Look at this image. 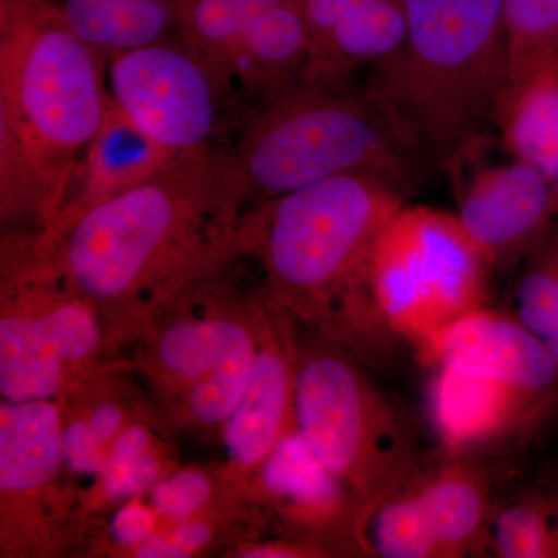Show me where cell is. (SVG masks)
Here are the masks:
<instances>
[{
	"label": "cell",
	"mask_w": 558,
	"mask_h": 558,
	"mask_svg": "<svg viewBox=\"0 0 558 558\" xmlns=\"http://www.w3.org/2000/svg\"><path fill=\"white\" fill-rule=\"evenodd\" d=\"M248 202L233 154L213 145L43 233L69 288L119 332L240 252Z\"/></svg>",
	"instance_id": "1"
},
{
	"label": "cell",
	"mask_w": 558,
	"mask_h": 558,
	"mask_svg": "<svg viewBox=\"0 0 558 558\" xmlns=\"http://www.w3.org/2000/svg\"><path fill=\"white\" fill-rule=\"evenodd\" d=\"M410 193L377 175L322 180L245 213L240 252L259 260L269 301L354 354L385 366L400 347L377 304L373 258Z\"/></svg>",
	"instance_id": "2"
},
{
	"label": "cell",
	"mask_w": 558,
	"mask_h": 558,
	"mask_svg": "<svg viewBox=\"0 0 558 558\" xmlns=\"http://www.w3.org/2000/svg\"><path fill=\"white\" fill-rule=\"evenodd\" d=\"M398 53L366 87L399 120L427 165L486 132L509 75L505 0H405Z\"/></svg>",
	"instance_id": "3"
},
{
	"label": "cell",
	"mask_w": 558,
	"mask_h": 558,
	"mask_svg": "<svg viewBox=\"0 0 558 558\" xmlns=\"http://www.w3.org/2000/svg\"><path fill=\"white\" fill-rule=\"evenodd\" d=\"M231 154L253 205L344 174L377 175L411 194L427 165L391 110L351 81L296 83L260 101Z\"/></svg>",
	"instance_id": "4"
},
{
	"label": "cell",
	"mask_w": 558,
	"mask_h": 558,
	"mask_svg": "<svg viewBox=\"0 0 558 558\" xmlns=\"http://www.w3.org/2000/svg\"><path fill=\"white\" fill-rule=\"evenodd\" d=\"M110 102L106 60L62 20L57 0L0 31V116L38 172L50 231Z\"/></svg>",
	"instance_id": "5"
},
{
	"label": "cell",
	"mask_w": 558,
	"mask_h": 558,
	"mask_svg": "<svg viewBox=\"0 0 558 558\" xmlns=\"http://www.w3.org/2000/svg\"><path fill=\"white\" fill-rule=\"evenodd\" d=\"M363 366L322 336L295 347L293 427L365 509L421 469L410 418Z\"/></svg>",
	"instance_id": "6"
},
{
	"label": "cell",
	"mask_w": 558,
	"mask_h": 558,
	"mask_svg": "<svg viewBox=\"0 0 558 558\" xmlns=\"http://www.w3.org/2000/svg\"><path fill=\"white\" fill-rule=\"evenodd\" d=\"M494 271L457 216L405 204L377 241L374 295L392 332L418 347L487 307Z\"/></svg>",
	"instance_id": "7"
},
{
	"label": "cell",
	"mask_w": 558,
	"mask_h": 558,
	"mask_svg": "<svg viewBox=\"0 0 558 558\" xmlns=\"http://www.w3.org/2000/svg\"><path fill=\"white\" fill-rule=\"evenodd\" d=\"M110 100L175 154L218 145L236 95L233 84L182 38L106 60Z\"/></svg>",
	"instance_id": "8"
},
{
	"label": "cell",
	"mask_w": 558,
	"mask_h": 558,
	"mask_svg": "<svg viewBox=\"0 0 558 558\" xmlns=\"http://www.w3.org/2000/svg\"><path fill=\"white\" fill-rule=\"evenodd\" d=\"M494 138L484 132L444 165L462 229L495 270L515 269L558 219L554 182L527 161L490 157Z\"/></svg>",
	"instance_id": "9"
},
{
	"label": "cell",
	"mask_w": 558,
	"mask_h": 558,
	"mask_svg": "<svg viewBox=\"0 0 558 558\" xmlns=\"http://www.w3.org/2000/svg\"><path fill=\"white\" fill-rule=\"evenodd\" d=\"M432 365L501 385L558 411V369L548 349L510 311L472 312L418 344Z\"/></svg>",
	"instance_id": "10"
},
{
	"label": "cell",
	"mask_w": 558,
	"mask_h": 558,
	"mask_svg": "<svg viewBox=\"0 0 558 558\" xmlns=\"http://www.w3.org/2000/svg\"><path fill=\"white\" fill-rule=\"evenodd\" d=\"M69 384V371L51 340L40 303L35 236L9 234L2 242V400H53L68 391Z\"/></svg>",
	"instance_id": "11"
},
{
	"label": "cell",
	"mask_w": 558,
	"mask_h": 558,
	"mask_svg": "<svg viewBox=\"0 0 558 558\" xmlns=\"http://www.w3.org/2000/svg\"><path fill=\"white\" fill-rule=\"evenodd\" d=\"M255 487L300 539L332 554L362 556L357 543L362 502L323 465L295 427L256 473Z\"/></svg>",
	"instance_id": "12"
},
{
	"label": "cell",
	"mask_w": 558,
	"mask_h": 558,
	"mask_svg": "<svg viewBox=\"0 0 558 558\" xmlns=\"http://www.w3.org/2000/svg\"><path fill=\"white\" fill-rule=\"evenodd\" d=\"M310 54L300 83L351 81L398 53L405 38V0H300Z\"/></svg>",
	"instance_id": "13"
},
{
	"label": "cell",
	"mask_w": 558,
	"mask_h": 558,
	"mask_svg": "<svg viewBox=\"0 0 558 558\" xmlns=\"http://www.w3.org/2000/svg\"><path fill=\"white\" fill-rule=\"evenodd\" d=\"M281 325L263 317L258 354L240 405L223 424L231 472L256 476L279 440L293 428L295 344Z\"/></svg>",
	"instance_id": "14"
},
{
	"label": "cell",
	"mask_w": 558,
	"mask_h": 558,
	"mask_svg": "<svg viewBox=\"0 0 558 558\" xmlns=\"http://www.w3.org/2000/svg\"><path fill=\"white\" fill-rule=\"evenodd\" d=\"M433 366L429 414L453 454L470 457V451L529 432L556 413L501 385L447 366Z\"/></svg>",
	"instance_id": "15"
},
{
	"label": "cell",
	"mask_w": 558,
	"mask_h": 558,
	"mask_svg": "<svg viewBox=\"0 0 558 558\" xmlns=\"http://www.w3.org/2000/svg\"><path fill=\"white\" fill-rule=\"evenodd\" d=\"M178 156L140 130L110 100L100 130L81 157L68 197L50 231L60 229L84 209L134 189Z\"/></svg>",
	"instance_id": "16"
},
{
	"label": "cell",
	"mask_w": 558,
	"mask_h": 558,
	"mask_svg": "<svg viewBox=\"0 0 558 558\" xmlns=\"http://www.w3.org/2000/svg\"><path fill=\"white\" fill-rule=\"evenodd\" d=\"M62 461V410L53 400L0 405L2 521L57 487Z\"/></svg>",
	"instance_id": "17"
},
{
	"label": "cell",
	"mask_w": 558,
	"mask_h": 558,
	"mask_svg": "<svg viewBox=\"0 0 558 558\" xmlns=\"http://www.w3.org/2000/svg\"><path fill=\"white\" fill-rule=\"evenodd\" d=\"M240 307L226 300H207L205 315L172 319L156 330L146 352L145 368L165 396L179 399L216 368L258 325L238 317Z\"/></svg>",
	"instance_id": "18"
},
{
	"label": "cell",
	"mask_w": 558,
	"mask_h": 558,
	"mask_svg": "<svg viewBox=\"0 0 558 558\" xmlns=\"http://www.w3.org/2000/svg\"><path fill=\"white\" fill-rule=\"evenodd\" d=\"M490 126L510 156L550 180L558 174V54L509 73Z\"/></svg>",
	"instance_id": "19"
},
{
	"label": "cell",
	"mask_w": 558,
	"mask_h": 558,
	"mask_svg": "<svg viewBox=\"0 0 558 558\" xmlns=\"http://www.w3.org/2000/svg\"><path fill=\"white\" fill-rule=\"evenodd\" d=\"M417 484L442 558L478 556L497 501L487 469L472 457L451 454L438 468L418 473Z\"/></svg>",
	"instance_id": "20"
},
{
	"label": "cell",
	"mask_w": 558,
	"mask_h": 558,
	"mask_svg": "<svg viewBox=\"0 0 558 558\" xmlns=\"http://www.w3.org/2000/svg\"><path fill=\"white\" fill-rule=\"evenodd\" d=\"M310 25L300 0L244 16L238 90L266 101L300 83L310 54Z\"/></svg>",
	"instance_id": "21"
},
{
	"label": "cell",
	"mask_w": 558,
	"mask_h": 558,
	"mask_svg": "<svg viewBox=\"0 0 558 558\" xmlns=\"http://www.w3.org/2000/svg\"><path fill=\"white\" fill-rule=\"evenodd\" d=\"M62 20L105 60L179 33L182 0H57Z\"/></svg>",
	"instance_id": "22"
},
{
	"label": "cell",
	"mask_w": 558,
	"mask_h": 558,
	"mask_svg": "<svg viewBox=\"0 0 558 558\" xmlns=\"http://www.w3.org/2000/svg\"><path fill=\"white\" fill-rule=\"evenodd\" d=\"M478 556L558 558V464L495 501Z\"/></svg>",
	"instance_id": "23"
},
{
	"label": "cell",
	"mask_w": 558,
	"mask_h": 558,
	"mask_svg": "<svg viewBox=\"0 0 558 558\" xmlns=\"http://www.w3.org/2000/svg\"><path fill=\"white\" fill-rule=\"evenodd\" d=\"M418 473L399 490L362 510L357 526L362 556L442 558L418 494Z\"/></svg>",
	"instance_id": "24"
},
{
	"label": "cell",
	"mask_w": 558,
	"mask_h": 558,
	"mask_svg": "<svg viewBox=\"0 0 558 558\" xmlns=\"http://www.w3.org/2000/svg\"><path fill=\"white\" fill-rule=\"evenodd\" d=\"M510 312L545 344L558 369V219L517 267Z\"/></svg>",
	"instance_id": "25"
},
{
	"label": "cell",
	"mask_w": 558,
	"mask_h": 558,
	"mask_svg": "<svg viewBox=\"0 0 558 558\" xmlns=\"http://www.w3.org/2000/svg\"><path fill=\"white\" fill-rule=\"evenodd\" d=\"M174 470L149 424L132 421L113 442L95 495L108 505L131 501Z\"/></svg>",
	"instance_id": "26"
},
{
	"label": "cell",
	"mask_w": 558,
	"mask_h": 558,
	"mask_svg": "<svg viewBox=\"0 0 558 558\" xmlns=\"http://www.w3.org/2000/svg\"><path fill=\"white\" fill-rule=\"evenodd\" d=\"M260 325L258 332L242 340L216 368L191 385L178 399L180 416L194 427L213 428L223 425L240 405L255 368Z\"/></svg>",
	"instance_id": "27"
},
{
	"label": "cell",
	"mask_w": 558,
	"mask_h": 558,
	"mask_svg": "<svg viewBox=\"0 0 558 558\" xmlns=\"http://www.w3.org/2000/svg\"><path fill=\"white\" fill-rule=\"evenodd\" d=\"M244 13L233 0H182L179 36L238 90Z\"/></svg>",
	"instance_id": "28"
},
{
	"label": "cell",
	"mask_w": 558,
	"mask_h": 558,
	"mask_svg": "<svg viewBox=\"0 0 558 558\" xmlns=\"http://www.w3.org/2000/svg\"><path fill=\"white\" fill-rule=\"evenodd\" d=\"M509 73L558 54V0H505Z\"/></svg>",
	"instance_id": "29"
},
{
	"label": "cell",
	"mask_w": 558,
	"mask_h": 558,
	"mask_svg": "<svg viewBox=\"0 0 558 558\" xmlns=\"http://www.w3.org/2000/svg\"><path fill=\"white\" fill-rule=\"evenodd\" d=\"M150 490V506L160 519L171 523L219 508L218 478L204 469L171 470Z\"/></svg>",
	"instance_id": "30"
},
{
	"label": "cell",
	"mask_w": 558,
	"mask_h": 558,
	"mask_svg": "<svg viewBox=\"0 0 558 558\" xmlns=\"http://www.w3.org/2000/svg\"><path fill=\"white\" fill-rule=\"evenodd\" d=\"M222 509L216 508L174 523L143 543L132 556L143 558H183L193 557L211 548L227 526L222 519Z\"/></svg>",
	"instance_id": "31"
},
{
	"label": "cell",
	"mask_w": 558,
	"mask_h": 558,
	"mask_svg": "<svg viewBox=\"0 0 558 558\" xmlns=\"http://www.w3.org/2000/svg\"><path fill=\"white\" fill-rule=\"evenodd\" d=\"M108 457L109 450L95 435L87 418L80 411L62 410V461L70 475L94 478L97 483Z\"/></svg>",
	"instance_id": "32"
},
{
	"label": "cell",
	"mask_w": 558,
	"mask_h": 558,
	"mask_svg": "<svg viewBox=\"0 0 558 558\" xmlns=\"http://www.w3.org/2000/svg\"><path fill=\"white\" fill-rule=\"evenodd\" d=\"M83 409L76 410L83 414L94 428L95 435L101 440L102 446L109 450L112 449L113 442L119 438L128 425L131 424V413L124 407L123 400L119 396L105 391L98 395L87 396L83 399Z\"/></svg>",
	"instance_id": "33"
},
{
	"label": "cell",
	"mask_w": 558,
	"mask_h": 558,
	"mask_svg": "<svg viewBox=\"0 0 558 558\" xmlns=\"http://www.w3.org/2000/svg\"><path fill=\"white\" fill-rule=\"evenodd\" d=\"M157 519L160 517L157 515L153 506L149 509L138 502H123L113 519L110 520V538L120 548L131 549L134 553L143 543L159 534Z\"/></svg>",
	"instance_id": "34"
},
{
	"label": "cell",
	"mask_w": 558,
	"mask_h": 558,
	"mask_svg": "<svg viewBox=\"0 0 558 558\" xmlns=\"http://www.w3.org/2000/svg\"><path fill=\"white\" fill-rule=\"evenodd\" d=\"M54 0H0V31L27 20Z\"/></svg>",
	"instance_id": "35"
},
{
	"label": "cell",
	"mask_w": 558,
	"mask_h": 558,
	"mask_svg": "<svg viewBox=\"0 0 558 558\" xmlns=\"http://www.w3.org/2000/svg\"><path fill=\"white\" fill-rule=\"evenodd\" d=\"M233 2L240 7L244 16H247V14L270 9V7L278 5V3L286 2V0H233Z\"/></svg>",
	"instance_id": "36"
},
{
	"label": "cell",
	"mask_w": 558,
	"mask_h": 558,
	"mask_svg": "<svg viewBox=\"0 0 558 558\" xmlns=\"http://www.w3.org/2000/svg\"><path fill=\"white\" fill-rule=\"evenodd\" d=\"M554 193H556V201H557V207H558V174H557V178L554 179Z\"/></svg>",
	"instance_id": "37"
}]
</instances>
